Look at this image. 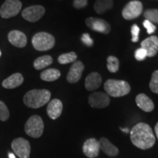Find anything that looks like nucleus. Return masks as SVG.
<instances>
[{
	"instance_id": "1",
	"label": "nucleus",
	"mask_w": 158,
	"mask_h": 158,
	"mask_svg": "<svg viewBox=\"0 0 158 158\" xmlns=\"http://www.w3.org/2000/svg\"><path fill=\"white\" fill-rule=\"evenodd\" d=\"M130 140L135 147L143 150L152 147L156 141L152 129L143 122H140L132 128Z\"/></svg>"
},
{
	"instance_id": "2",
	"label": "nucleus",
	"mask_w": 158,
	"mask_h": 158,
	"mask_svg": "<svg viewBox=\"0 0 158 158\" xmlns=\"http://www.w3.org/2000/svg\"><path fill=\"white\" fill-rule=\"evenodd\" d=\"M51 96V92L47 89H32L25 94L23 100L27 107L39 108L48 103Z\"/></svg>"
},
{
	"instance_id": "3",
	"label": "nucleus",
	"mask_w": 158,
	"mask_h": 158,
	"mask_svg": "<svg viewBox=\"0 0 158 158\" xmlns=\"http://www.w3.org/2000/svg\"><path fill=\"white\" fill-rule=\"evenodd\" d=\"M105 91L108 96L120 98L130 93L131 88L127 81L115 79H108L104 84Z\"/></svg>"
},
{
	"instance_id": "4",
	"label": "nucleus",
	"mask_w": 158,
	"mask_h": 158,
	"mask_svg": "<svg viewBox=\"0 0 158 158\" xmlns=\"http://www.w3.org/2000/svg\"><path fill=\"white\" fill-rule=\"evenodd\" d=\"M31 43L37 51H48L54 46L55 38L49 33L42 31V32L37 33L33 36Z\"/></svg>"
},
{
	"instance_id": "5",
	"label": "nucleus",
	"mask_w": 158,
	"mask_h": 158,
	"mask_svg": "<svg viewBox=\"0 0 158 158\" xmlns=\"http://www.w3.org/2000/svg\"><path fill=\"white\" fill-rule=\"evenodd\" d=\"M24 130L26 133L31 138H37L43 135L44 123L40 116L33 115L26 122Z\"/></svg>"
},
{
	"instance_id": "6",
	"label": "nucleus",
	"mask_w": 158,
	"mask_h": 158,
	"mask_svg": "<svg viewBox=\"0 0 158 158\" xmlns=\"http://www.w3.org/2000/svg\"><path fill=\"white\" fill-rule=\"evenodd\" d=\"M22 3L19 0H6L0 8V15L3 19L15 17L19 13Z\"/></svg>"
},
{
	"instance_id": "7",
	"label": "nucleus",
	"mask_w": 158,
	"mask_h": 158,
	"mask_svg": "<svg viewBox=\"0 0 158 158\" xmlns=\"http://www.w3.org/2000/svg\"><path fill=\"white\" fill-rule=\"evenodd\" d=\"M13 151L19 158H29L30 155L31 146L27 140L23 138H15L11 143Z\"/></svg>"
},
{
	"instance_id": "8",
	"label": "nucleus",
	"mask_w": 158,
	"mask_h": 158,
	"mask_svg": "<svg viewBox=\"0 0 158 158\" xmlns=\"http://www.w3.org/2000/svg\"><path fill=\"white\" fill-rule=\"evenodd\" d=\"M143 11V5L140 1L133 0L128 2L122 10V17L125 20H133L139 17Z\"/></svg>"
},
{
	"instance_id": "9",
	"label": "nucleus",
	"mask_w": 158,
	"mask_h": 158,
	"mask_svg": "<svg viewBox=\"0 0 158 158\" xmlns=\"http://www.w3.org/2000/svg\"><path fill=\"white\" fill-rule=\"evenodd\" d=\"M86 24L92 31L108 35L110 31V26L107 21L98 18L89 17L86 19Z\"/></svg>"
},
{
	"instance_id": "10",
	"label": "nucleus",
	"mask_w": 158,
	"mask_h": 158,
	"mask_svg": "<svg viewBox=\"0 0 158 158\" xmlns=\"http://www.w3.org/2000/svg\"><path fill=\"white\" fill-rule=\"evenodd\" d=\"M45 10L41 5H33L25 8L21 13V15L29 22H36L45 14Z\"/></svg>"
},
{
	"instance_id": "11",
	"label": "nucleus",
	"mask_w": 158,
	"mask_h": 158,
	"mask_svg": "<svg viewBox=\"0 0 158 158\" xmlns=\"http://www.w3.org/2000/svg\"><path fill=\"white\" fill-rule=\"evenodd\" d=\"M89 104L94 108H104L109 106L110 98L107 94L101 92L92 93L89 97Z\"/></svg>"
},
{
	"instance_id": "12",
	"label": "nucleus",
	"mask_w": 158,
	"mask_h": 158,
	"mask_svg": "<svg viewBox=\"0 0 158 158\" xmlns=\"http://www.w3.org/2000/svg\"><path fill=\"white\" fill-rule=\"evenodd\" d=\"M100 147L99 141L95 138H89L83 145V152L89 158H95L100 154Z\"/></svg>"
},
{
	"instance_id": "13",
	"label": "nucleus",
	"mask_w": 158,
	"mask_h": 158,
	"mask_svg": "<svg viewBox=\"0 0 158 158\" xmlns=\"http://www.w3.org/2000/svg\"><path fill=\"white\" fill-rule=\"evenodd\" d=\"M84 70V65L81 61H76L72 64L69 70L67 80L70 84H75L79 81L82 76V73Z\"/></svg>"
},
{
	"instance_id": "14",
	"label": "nucleus",
	"mask_w": 158,
	"mask_h": 158,
	"mask_svg": "<svg viewBox=\"0 0 158 158\" xmlns=\"http://www.w3.org/2000/svg\"><path fill=\"white\" fill-rule=\"evenodd\" d=\"M141 48L147 51V56L152 57L158 51V38L156 36H151L141 42Z\"/></svg>"
},
{
	"instance_id": "15",
	"label": "nucleus",
	"mask_w": 158,
	"mask_h": 158,
	"mask_svg": "<svg viewBox=\"0 0 158 158\" xmlns=\"http://www.w3.org/2000/svg\"><path fill=\"white\" fill-rule=\"evenodd\" d=\"M8 40L17 48H23L27 44V38L24 33L19 30H12L8 34Z\"/></svg>"
},
{
	"instance_id": "16",
	"label": "nucleus",
	"mask_w": 158,
	"mask_h": 158,
	"mask_svg": "<svg viewBox=\"0 0 158 158\" xmlns=\"http://www.w3.org/2000/svg\"><path fill=\"white\" fill-rule=\"evenodd\" d=\"M63 109V105L61 100L59 99H54L47 106V114L51 119H56L62 114Z\"/></svg>"
},
{
	"instance_id": "17",
	"label": "nucleus",
	"mask_w": 158,
	"mask_h": 158,
	"mask_svg": "<svg viewBox=\"0 0 158 158\" xmlns=\"http://www.w3.org/2000/svg\"><path fill=\"white\" fill-rule=\"evenodd\" d=\"M101 84L102 77L97 72L91 73L89 75H88L85 80V87L90 92L98 89L101 86Z\"/></svg>"
},
{
	"instance_id": "18",
	"label": "nucleus",
	"mask_w": 158,
	"mask_h": 158,
	"mask_svg": "<svg viewBox=\"0 0 158 158\" xmlns=\"http://www.w3.org/2000/svg\"><path fill=\"white\" fill-rule=\"evenodd\" d=\"M135 102L138 107L145 112H151L155 108L153 101L145 94H138L135 98Z\"/></svg>"
},
{
	"instance_id": "19",
	"label": "nucleus",
	"mask_w": 158,
	"mask_h": 158,
	"mask_svg": "<svg viewBox=\"0 0 158 158\" xmlns=\"http://www.w3.org/2000/svg\"><path fill=\"white\" fill-rule=\"evenodd\" d=\"M23 82V77L22 75L19 73H16L5 79L2 82V86L5 89H15L21 86Z\"/></svg>"
},
{
	"instance_id": "20",
	"label": "nucleus",
	"mask_w": 158,
	"mask_h": 158,
	"mask_svg": "<svg viewBox=\"0 0 158 158\" xmlns=\"http://www.w3.org/2000/svg\"><path fill=\"white\" fill-rule=\"evenodd\" d=\"M99 143H100V149L109 157H115L118 154V148L110 143L107 138H101L99 141Z\"/></svg>"
},
{
	"instance_id": "21",
	"label": "nucleus",
	"mask_w": 158,
	"mask_h": 158,
	"mask_svg": "<svg viewBox=\"0 0 158 158\" xmlns=\"http://www.w3.org/2000/svg\"><path fill=\"white\" fill-rule=\"evenodd\" d=\"M113 0H96L94 4V10L98 14H102L113 7Z\"/></svg>"
},
{
	"instance_id": "22",
	"label": "nucleus",
	"mask_w": 158,
	"mask_h": 158,
	"mask_svg": "<svg viewBox=\"0 0 158 158\" xmlns=\"http://www.w3.org/2000/svg\"><path fill=\"white\" fill-rule=\"evenodd\" d=\"M61 76L60 71L57 69L51 68L43 71L40 73V78L45 81H54Z\"/></svg>"
},
{
	"instance_id": "23",
	"label": "nucleus",
	"mask_w": 158,
	"mask_h": 158,
	"mask_svg": "<svg viewBox=\"0 0 158 158\" xmlns=\"http://www.w3.org/2000/svg\"><path fill=\"white\" fill-rule=\"evenodd\" d=\"M53 59L49 55H45V56H40L36 59L34 62V68L37 70H42V69L46 68L49 65L52 64Z\"/></svg>"
},
{
	"instance_id": "24",
	"label": "nucleus",
	"mask_w": 158,
	"mask_h": 158,
	"mask_svg": "<svg viewBox=\"0 0 158 158\" xmlns=\"http://www.w3.org/2000/svg\"><path fill=\"white\" fill-rule=\"evenodd\" d=\"M77 59V55L73 51L61 54L58 57V62L61 64H66L71 62H75Z\"/></svg>"
},
{
	"instance_id": "25",
	"label": "nucleus",
	"mask_w": 158,
	"mask_h": 158,
	"mask_svg": "<svg viewBox=\"0 0 158 158\" xmlns=\"http://www.w3.org/2000/svg\"><path fill=\"white\" fill-rule=\"evenodd\" d=\"M107 68L110 73H116L119 68V61L116 56H109L107 59Z\"/></svg>"
},
{
	"instance_id": "26",
	"label": "nucleus",
	"mask_w": 158,
	"mask_h": 158,
	"mask_svg": "<svg viewBox=\"0 0 158 158\" xmlns=\"http://www.w3.org/2000/svg\"><path fill=\"white\" fill-rule=\"evenodd\" d=\"M146 20L150 21L151 23H158V10L157 9H149L143 13Z\"/></svg>"
},
{
	"instance_id": "27",
	"label": "nucleus",
	"mask_w": 158,
	"mask_h": 158,
	"mask_svg": "<svg viewBox=\"0 0 158 158\" xmlns=\"http://www.w3.org/2000/svg\"><path fill=\"white\" fill-rule=\"evenodd\" d=\"M149 88L154 93L158 94V70L155 71L152 73L149 83Z\"/></svg>"
},
{
	"instance_id": "28",
	"label": "nucleus",
	"mask_w": 158,
	"mask_h": 158,
	"mask_svg": "<svg viewBox=\"0 0 158 158\" xmlns=\"http://www.w3.org/2000/svg\"><path fill=\"white\" fill-rule=\"evenodd\" d=\"M10 117V112L6 105L0 100V120L5 122Z\"/></svg>"
},
{
	"instance_id": "29",
	"label": "nucleus",
	"mask_w": 158,
	"mask_h": 158,
	"mask_svg": "<svg viewBox=\"0 0 158 158\" xmlns=\"http://www.w3.org/2000/svg\"><path fill=\"white\" fill-rule=\"evenodd\" d=\"M139 32L140 29L138 25L133 24L131 27V34H132V42L136 43L139 39Z\"/></svg>"
},
{
	"instance_id": "30",
	"label": "nucleus",
	"mask_w": 158,
	"mask_h": 158,
	"mask_svg": "<svg viewBox=\"0 0 158 158\" xmlns=\"http://www.w3.org/2000/svg\"><path fill=\"white\" fill-rule=\"evenodd\" d=\"M147 57V51L144 50L143 48H138L135 51V58L138 61H143Z\"/></svg>"
},
{
	"instance_id": "31",
	"label": "nucleus",
	"mask_w": 158,
	"mask_h": 158,
	"mask_svg": "<svg viewBox=\"0 0 158 158\" xmlns=\"http://www.w3.org/2000/svg\"><path fill=\"white\" fill-rule=\"evenodd\" d=\"M143 27H145L146 29H147L148 34L151 35L154 33L156 30V27L152 23H151L150 21H148V20H145L143 23Z\"/></svg>"
},
{
	"instance_id": "32",
	"label": "nucleus",
	"mask_w": 158,
	"mask_h": 158,
	"mask_svg": "<svg viewBox=\"0 0 158 158\" xmlns=\"http://www.w3.org/2000/svg\"><path fill=\"white\" fill-rule=\"evenodd\" d=\"M81 41L82 43L86 45V46L91 47L93 45V40L91 38L90 35L88 33H84L81 36Z\"/></svg>"
},
{
	"instance_id": "33",
	"label": "nucleus",
	"mask_w": 158,
	"mask_h": 158,
	"mask_svg": "<svg viewBox=\"0 0 158 158\" xmlns=\"http://www.w3.org/2000/svg\"><path fill=\"white\" fill-rule=\"evenodd\" d=\"M88 4V0H73V7L77 10L84 8Z\"/></svg>"
},
{
	"instance_id": "34",
	"label": "nucleus",
	"mask_w": 158,
	"mask_h": 158,
	"mask_svg": "<svg viewBox=\"0 0 158 158\" xmlns=\"http://www.w3.org/2000/svg\"><path fill=\"white\" fill-rule=\"evenodd\" d=\"M155 131L156 136H157V139H158V122H157V124H156V125H155Z\"/></svg>"
},
{
	"instance_id": "35",
	"label": "nucleus",
	"mask_w": 158,
	"mask_h": 158,
	"mask_svg": "<svg viewBox=\"0 0 158 158\" xmlns=\"http://www.w3.org/2000/svg\"><path fill=\"white\" fill-rule=\"evenodd\" d=\"M121 130L123 132H124V133H128V132H129V130H128L127 128H124V129H123V128H121Z\"/></svg>"
},
{
	"instance_id": "36",
	"label": "nucleus",
	"mask_w": 158,
	"mask_h": 158,
	"mask_svg": "<svg viewBox=\"0 0 158 158\" xmlns=\"http://www.w3.org/2000/svg\"><path fill=\"white\" fill-rule=\"evenodd\" d=\"M8 155H9V158H15V155L12 153H9Z\"/></svg>"
},
{
	"instance_id": "37",
	"label": "nucleus",
	"mask_w": 158,
	"mask_h": 158,
	"mask_svg": "<svg viewBox=\"0 0 158 158\" xmlns=\"http://www.w3.org/2000/svg\"><path fill=\"white\" fill-rule=\"evenodd\" d=\"M1 56H2V52H1V51H0V57H1Z\"/></svg>"
}]
</instances>
